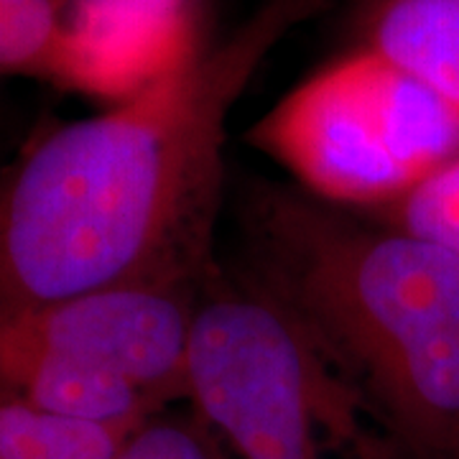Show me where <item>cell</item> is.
Wrapping results in <instances>:
<instances>
[{
  "label": "cell",
  "instance_id": "cell-1",
  "mask_svg": "<svg viewBox=\"0 0 459 459\" xmlns=\"http://www.w3.org/2000/svg\"><path fill=\"white\" fill-rule=\"evenodd\" d=\"M322 5L265 0L217 47H195L135 95L29 148L0 177V309L210 279L230 113Z\"/></svg>",
  "mask_w": 459,
  "mask_h": 459
},
{
  "label": "cell",
  "instance_id": "cell-2",
  "mask_svg": "<svg viewBox=\"0 0 459 459\" xmlns=\"http://www.w3.org/2000/svg\"><path fill=\"white\" fill-rule=\"evenodd\" d=\"M243 268L299 316L406 459H459V258L276 184L243 202Z\"/></svg>",
  "mask_w": 459,
  "mask_h": 459
},
{
  "label": "cell",
  "instance_id": "cell-3",
  "mask_svg": "<svg viewBox=\"0 0 459 459\" xmlns=\"http://www.w3.org/2000/svg\"><path fill=\"white\" fill-rule=\"evenodd\" d=\"M186 401L235 459H406L376 409L246 271L202 283Z\"/></svg>",
  "mask_w": 459,
  "mask_h": 459
},
{
  "label": "cell",
  "instance_id": "cell-4",
  "mask_svg": "<svg viewBox=\"0 0 459 459\" xmlns=\"http://www.w3.org/2000/svg\"><path fill=\"white\" fill-rule=\"evenodd\" d=\"M312 197L377 212L459 156V108L376 54L352 49L250 131Z\"/></svg>",
  "mask_w": 459,
  "mask_h": 459
},
{
  "label": "cell",
  "instance_id": "cell-5",
  "mask_svg": "<svg viewBox=\"0 0 459 459\" xmlns=\"http://www.w3.org/2000/svg\"><path fill=\"white\" fill-rule=\"evenodd\" d=\"M199 289L115 286L0 309V337L126 377L169 409L186 401V350Z\"/></svg>",
  "mask_w": 459,
  "mask_h": 459
},
{
  "label": "cell",
  "instance_id": "cell-6",
  "mask_svg": "<svg viewBox=\"0 0 459 459\" xmlns=\"http://www.w3.org/2000/svg\"><path fill=\"white\" fill-rule=\"evenodd\" d=\"M0 385L62 416L141 429L166 411L131 380L0 337Z\"/></svg>",
  "mask_w": 459,
  "mask_h": 459
},
{
  "label": "cell",
  "instance_id": "cell-7",
  "mask_svg": "<svg viewBox=\"0 0 459 459\" xmlns=\"http://www.w3.org/2000/svg\"><path fill=\"white\" fill-rule=\"evenodd\" d=\"M355 49L398 66L459 108V0H355Z\"/></svg>",
  "mask_w": 459,
  "mask_h": 459
},
{
  "label": "cell",
  "instance_id": "cell-8",
  "mask_svg": "<svg viewBox=\"0 0 459 459\" xmlns=\"http://www.w3.org/2000/svg\"><path fill=\"white\" fill-rule=\"evenodd\" d=\"M135 431L39 409L0 385V459H117Z\"/></svg>",
  "mask_w": 459,
  "mask_h": 459
},
{
  "label": "cell",
  "instance_id": "cell-9",
  "mask_svg": "<svg viewBox=\"0 0 459 459\" xmlns=\"http://www.w3.org/2000/svg\"><path fill=\"white\" fill-rule=\"evenodd\" d=\"M0 72L77 87L72 11L62 0H0Z\"/></svg>",
  "mask_w": 459,
  "mask_h": 459
},
{
  "label": "cell",
  "instance_id": "cell-10",
  "mask_svg": "<svg viewBox=\"0 0 459 459\" xmlns=\"http://www.w3.org/2000/svg\"><path fill=\"white\" fill-rule=\"evenodd\" d=\"M373 214L459 258V156Z\"/></svg>",
  "mask_w": 459,
  "mask_h": 459
},
{
  "label": "cell",
  "instance_id": "cell-11",
  "mask_svg": "<svg viewBox=\"0 0 459 459\" xmlns=\"http://www.w3.org/2000/svg\"><path fill=\"white\" fill-rule=\"evenodd\" d=\"M166 411L138 429L117 459H235L195 411Z\"/></svg>",
  "mask_w": 459,
  "mask_h": 459
}]
</instances>
